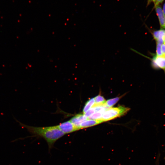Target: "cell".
<instances>
[{
  "label": "cell",
  "instance_id": "cell-2",
  "mask_svg": "<svg viewBox=\"0 0 165 165\" xmlns=\"http://www.w3.org/2000/svg\"><path fill=\"white\" fill-rule=\"evenodd\" d=\"M129 110V108L122 106L110 108L104 112L100 119L102 122L108 121L124 115Z\"/></svg>",
  "mask_w": 165,
  "mask_h": 165
},
{
  "label": "cell",
  "instance_id": "cell-18",
  "mask_svg": "<svg viewBox=\"0 0 165 165\" xmlns=\"http://www.w3.org/2000/svg\"><path fill=\"white\" fill-rule=\"evenodd\" d=\"M163 43H164V44H165V36H164V38Z\"/></svg>",
  "mask_w": 165,
  "mask_h": 165
},
{
  "label": "cell",
  "instance_id": "cell-5",
  "mask_svg": "<svg viewBox=\"0 0 165 165\" xmlns=\"http://www.w3.org/2000/svg\"><path fill=\"white\" fill-rule=\"evenodd\" d=\"M87 119L88 117L83 113L75 115L70 120L79 130V127L81 124Z\"/></svg>",
  "mask_w": 165,
  "mask_h": 165
},
{
  "label": "cell",
  "instance_id": "cell-9",
  "mask_svg": "<svg viewBox=\"0 0 165 165\" xmlns=\"http://www.w3.org/2000/svg\"><path fill=\"white\" fill-rule=\"evenodd\" d=\"M124 95V94L119 97L108 99L106 101L104 105L110 108L115 105Z\"/></svg>",
  "mask_w": 165,
  "mask_h": 165
},
{
  "label": "cell",
  "instance_id": "cell-3",
  "mask_svg": "<svg viewBox=\"0 0 165 165\" xmlns=\"http://www.w3.org/2000/svg\"><path fill=\"white\" fill-rule=\"evenodd\" d=\"M56 126L65 134L79 130L70 120L61 123Z\"/></svg>",
  "mask_w": 165,
  "mask_h": 165
},
{
  "label": "cell",
  "instance_id": "cell-15",
  "mask_svg": "<svg viewBox=\"0 0 165 165\" xmlns=\"http://www.w3.org/2000/svg\"><path fill=\"white\" fill-rule=\"evenodd\" d=\"M164 0H155L154 2L155 6L159 5L160 3H162Z\"/></svg>",
  "mask_w": 165,
  "mask_h": 165
},
{
  "label": "cell",
  "instance_id": "cell-17",
  "mask_svg": "<svg viewBox=\"0 0 165 165\" xmlns=\"http://www.w3.org/2000/svg\"><path fill=\"white\" fill-rule=\"evenodd\" d=\"M155 0H148V4L150 2H154Z\"/></svg>",
  "mask_w": 165,
  "mask_h": 165
},
{
  "label": "cell",
  "instance_id": "cell-14",
  "mask_svg": "<svg viewBox=\"0 0 165 165\" xmlns=\"http://www.w3.org/2000/svg\"><path fill=\"white\" fill-rule=\"evenodd\" d=\"M161 48L162 56L165 57V44L164 43L161 44Z\"/></svg>",
  "mask_w": 165,
  "mask_h": 165
},
{
  "label": "cell",
  "instance_id": "cell-11",
  "mask_svg": "<svg viewBox=\"0 0 165 165\" xmlns=\"http://www.w3.org/2000/svg\"><path fill=\"white\" fill-rule=\"evenodd\" d=\"M165 36V30L161 29L159 30L158 39L156 42L159 43L161 44L163 43Z\"/></svg>",
  "mask_w": 165,
  "mask_h": 165
},
{
  "label": "cell",
  "instance_id": "cell-4",
  "mask_svg": "<svg viewBox=\"0 0 165 165\" xmlns=\"http://www.w3.org/2000/svg\"><path fill=\"white\" fill-rule=\"evenodd\" d=\"M151 65L154 68L162 69L165 73V57L154 56L151 59Z\"/></svg>",
  "mask_w": 165,
  "mask_h": 165
},
{
  "label": "cell",
  "instance_id": "cell-13",
  "mask_svg": "<svg viewBox=\"0 0 165 165\" xmlns=\"http://www.w3.org/2000/svg\"><path fill=\"white\" fill-rule=\"evenodd\" d=\"M161 44L156 42V56H163L161 51Z\"/></svg>",
  "mask_w": 165,
  "mask_h": 165
},
{
  "label": "cell",
  "instance_id": "cell-12",
  "mask_svg": "<svg viewBox=\"0 0 165 165\" xmlns=\"http://www.w3.org/2000/svg\"><path fill=\"white\" fill-rule=\"evenodd\" d=\"M103 113L101 112H95L88 117V119L94 120L100 119Z\"/></svg>",
  "mask_w": 165,
  "mask_h": 165
},
{
  "label": "cell",
  "instance_id": "cell-6",
  "mask_svg": "<svg viewBox=\"0 0 165 165\" xmlns=\"http://www.w3.org/2000/svg\"><path fill=\"white\" fill-rule=\"evenodd\" d=\"M155 7L160 26L161 28L165 29V16L163 12L162 8L160 5L155 6Z\"/></svg>",
  "mask_w": 165,
  "mask_h": 165
},
{
  "label": "cell",
  "instance_id": "cell-7",
  "mask_svg": "<svg viewBox=\"0 0 165 165\" xmlns=\"http://www.w3.org/2000/svg\"><path fill=\"white\" fill-rule=\"evenodd\" d=\"M102 123L100 119L94 120L87 119L82 122L79 127V130L93 126Z\"/></svg>",
  "mask_w": 165,
  "mask_h": 165
},
{
  "label": "cell",
  "instance_id": "cell-1",
  "mask_svg": "<svg viewBox=\"0 0 165 165\" xmlns=\"http://www.w3.org/2000/svg\"><path fill=\"white\" fill-rule=\"evenodd\" d=\"M20 125L25 128L35 136L43 138L46 142L49 150L54 146L56 142L65 135L56 126L45 127L31 126L18 121Z\"/></svg>",
  "mask_w": 165,
  "mask_h": 165
},
{
  "label": "cell",
  "instance_id": "cell-16",
  "mask_svg": "<svg viewBox=\"0 0 165 165\" xmlns=\"http://www.w3.org/2000/svg\"><path fill=\"white\" fill-rule=\"evenodd\" d=\"M163 11L165 16V3L163 5V8H162Z\"/></svg>",
  "mask_w": 165,
  "mask_h": 165
},
{
  "label": "cell",
  "instance_id": "cell-10",
  "mask_svg": "<svg viewBox=\"0 0 165 165\" xmlns=\"http://www.w3.org/2000/svg\"><path fill=\"white\" fill-rule=\"evenodd\" d=\"M95 103L94 98L90 99L86 103L83 109V113L84 114L88 110L92 108Z\"/></svg>",
  "mask_w": 165,
  "mask_h": 165
},
{
  "label": "cell",
  "instance_id": "cell-8",
  "mask_svg": "<svg viewBox=\"0 0 165 165\" xmlns=\"http://www.w3.org/2000/svg\"><path fill=\"white\" fill-rule=\"evenodd\" d=\"M94 98L95 103L92 107L103 105L106 101L104 98L100 95L96 96Z\"/></svg>",
  "mask_w": 165,
  "mask_h": 165
}]
</instances>
